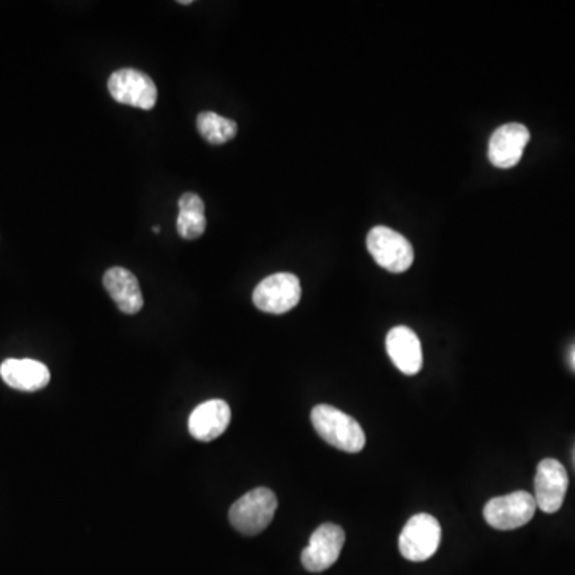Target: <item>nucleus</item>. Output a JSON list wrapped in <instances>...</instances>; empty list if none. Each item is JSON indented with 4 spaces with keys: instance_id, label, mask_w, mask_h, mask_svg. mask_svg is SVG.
<instances>
[{
    "instance_id": "nucleus-1",
    "label": "nucleus",
    "mask_w": 575,
    "mask_h": 575,
    "mask_svg": "<svg viewBox=\"0 0 575 575\" xmlns=\"http://www.w3.org/2000/svg\"><path fill=\"white\" fill-rule=\"evenodd\" d=\"M312 425L320 438L344 453L357 454L366 445V435L352 416L330 405H318L310 414Z\"/></svg>"
},
{
    "instance_id": "nucleus-2",
    "label": "nucleus",
    "mask_w": 575,
    "mask_h": 575,
    "mask_svg": "<svg viewBox=\"0 0 575 575\" xmlns=\"http://www.w3.org/2000/svg\"><path fill=\"white\" fill-rule=\"evenodd\" d=\"M278 500L267 488L246 492L229 510V521L243 536H258L274 520Z\"/></svg>"
},
{
    "instance_id": "nucleus-3",
    "label": "nucleus",
    "mask_w": 575,
    "mask_h": 575,
    "mask_svg": "<svg viewBox=\"0 0 575 575\" xmlns=\"http://www.w3.org/2000/svg\"><path fill=\"white\" fill-rule=\"evenodd\" d=\"M440 542L441 526L437 518L427 513H419L409 518L405 524L398 545L403 558L421 563L437 553Z\"/></svg>"
},
{
    "instance_id": "nucleus-4",
    "label": "nucleus",
    "mask_w": 575,
    "mask_h": 575,
    "mask_svg": "<svg viewBox=\"0 0 575 575\" xmlns=\"http://www.w3.org/2000/svg\"><path fill=\"white\" fill-rule=\"evenodd\" d=\"M366 245L374 261L392 274H403L413 266V246L403 235L389 227L377 226L371 229Z\"/></svg>"
},
{
    "instance_id": "nucleus-5",
    "label": "nucleus",
    "mask_w": 575,
    "mask_h": 575,
    "mask_svg": "<svg viewBox=\"0 0 575 575\" xmlns=\"http://www.w3.org/2000/svg\"><path fill=\"white\" fill-rule=\"evenodd\" d=\"M537 504L532 494L516 491L507 496L494 497L484 505V520L499 531H512L521 528L534 518Z\"/></svg>"
},
{
    "instance_id": "nucleus-6",
    "label": "nucleus",
    "mask_w": 575,
    "mask_h": 575,
    "mask_svg": "<svg viewBox=\"0 0 575 575\" xmlns=\"http://www.w3.org/2000/svg\"><path fill=\"white\" fill-rule=\"evenodd\" d=\"M301 282L293 274H274L264 278L253 291L254 306L266 314L282 315L301 301Z\"/></svg>"
},
{
    "instance_id": "nucleus-7",
    "label": "nucleus",
    "mask_w": 575,
    "mask_h": 575,
    "mask_svg": "<svg viewBox=\"0 0 575 575\" xmlns=\"http://www.w3.org/2000/svg\"><path fill=\"white\" fill-rule=\"evenodd\" d=\"M109 93L117 103L131 108L151 111L157 104V87L154 80L138 69L123 68L112 72L108 80Z\"/></svg>"
},
{
    "instance_id": "nucleus-8",
    "label": "nucleus",
    "mask_w": 575,
    "mask_h": 575,
    "mask_svg": "<svg viewBox=\"0 0 575 575\" xmlns=\"http://www.w3.org/2000/svg\"><path fill=\"white\" fill-rule=\"evenodd\" d=\"M345 544V532L341 526L325 523L315 529L310 537L309 545L301 555L302 566L309 572H323L330 569L339 556Z\"/></svg>"
},
{
    "instance_id": "nucleus-9",
    "label": "nucleus",
    "mask_w": 575,
    "mask_h": 575,
    "mask_svg": "<svg viewBox=\"0 0 575 575\" xmlns=\"http://www.w3.org/2000/svg\"><path fill=\"white\" fill-rule=\"evenodd\" d=\"M569 478L566 468L556 459H544L537 467L536 499L537 507L545 513H556L563 507L568 492Z\"/></svg>"
},
{
    "instance_id": "nucleus-10",
    "label": "nucleus",
    "mask_w": 575,
    "mask_h": 575,
    "mask_svg": "<svg viewBox=\"0 0 575 575\" xmlns=\"http://www.w3.org/2000/svg\"><path fill=\"white\" fill-rule=\"evenodd\" d=\"M529 139V130L521 123H507L497 128L489 141V160L492 165L497 168H512L518 165Z\"/></svg>"
},
{
    "instance_id": "nucleus-11",
    "label": "nucleus",
    "mask_w": 575,
    "mask_h": 575,
    "mask_svg": "<svg viewBox=\"0 0 575 575\" xmlns=\"http://www.w3.org/2000/svg\"><path fill=\"white\" fill-rule=\"evenodd\" d=\"M230 417H232V411L226 401H205L189 416V433L195 440L203 441V443L216 440L226 432Z\"/></svg>"
},
{
    "instance_id": "nucleus-12",
    "label": "nucleus",
    "mask_w": 575,
    "mask_h": 575,
    "mask_svg": "<svg viewBox=\"0 0 575 575\" xmlns=\"http://www.w3.org/2000/svg\"><path fill=\"white\" fill-rule=\"evenodd\" d=\"M387 353L393 365L400 369L401 373L414 376L422 369L424 355H422L421 341L408 326H395L387 334Z\"/></svg>"
},
{
    "instance_id": "nucleus-13",
    "label": "nucleus",
    "mask_w": 575,
    "mask_h": 575,
    "mask_svg": "<svg viewBox=\"0 0 575 575\" xmlns=\"http://www.w3.org/2000/svg\"><path fill=\"white\" fill-rule=\"evenodd\" d=\"M0 377L12 389L37 392L47 387L50 382V369L44 363L31 358H8L0 365Z\"/></svg>"
},
{
    "instance_id": "nucleus-14",
    "label": "nucleus",
    "mask_w": 575,
    "mask_h": 575,
    "mask_svg": "<svg viewBox=\"0 0 575 575\" xmlns=\"http://www.w3.org/2000/svg\"><path fill=\"white\" fill-rule=\"evenodd\" d=\"M103 285L123 314L135 315L143 309L141 286L130 270L125 267H111L104 274Z\"/></svg>"
},
{
    "instance_id": "nucleus-15",
    "label": "nucleus",
    "mask_w": 575,
    "mask_h": 575,
    "mask_svg": "<svg viewBox=\"0 0 575 575\" xmlns=\"http://www.w3.org/2000/svg\"><path fill=\"white\" fill-rule=\"evenodd\" d=\"M178 219L176 230L184 240H197L207 230V216H205V203L195 192H186L179 197Z\"/></svg>"
},
{
    "instance_id": "nucleus-16",
    "label": "nucleus",
    "mask_w": 575,
    "mask_h": 575,
    "mask_svg": "<svg viewBox=\"0 0 575 575\" xmlns=\"http://www.w3.org/2000/svg\"><path fill=\"white\" fill-rule=\"evenodd\" d=\"M197 130L207 143L221 146L237 136L238 127L234 120L226 119L216 112L205 111L197 117Z\"/></svg>"
},
{
    "instance_id": "nucleus-17",
    "label": "nucleus",
    "mask_w": 575,
    "mask_h": 575,
    "mask_svg": "<svg viewBox=\"0 0 575 575\" xmlns=\"http://www.w3.org/2000/svg\"><path fill=\"white\" fill-rule=\"evenodd\" d=\"M178 4L191 5V4H194V2H192V0H179Z\"/></svg>"
},
{
    "instance_id": "nucleus-18",
    "label": "nucleus",
    "mask_w": 575,
    "mask_h": 575,
    "mask_svg": "<svg viewBox=\"0 0 575 575\" xmlns=\"http://www.w3.org/2000/svg\"><path fill=\"white\" fill-rule=\"evenodd\" d=\"M574 363H575V355H574Z\"/></svg>"
}]
</instances>
